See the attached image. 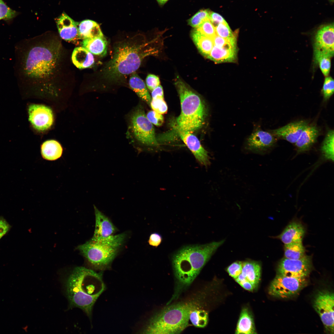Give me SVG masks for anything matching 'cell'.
<instances>
[{
  "label": "cell",
  "instance_id": "cell-46",
  "mask_svg": "<svg viewBox=\"0 0 334 334\" xmlns=\"http://www.w3.org/2000/svg\"><path fill=\"white\" fill-rule=\"evenodd\" d=\"M11 226L2 216H0V239L9 231Z\"/></svg>",
  "mask_w": 334,
  "mask_h": 334
},
{
  "label": "cell",
  "instance_id": "cell-22",
  "mask_svg": "<svg viewBox=\"0 0 334 334\" xmlns=\"http://www.w3.org/2000/svg\"><path fill=\"white\" fill-rule=\"evenodd\" d=\"M237 47H218L214 45L207 58L215 62H230L236 59Z\"/></svg>",
  "mask_w": 334,
  "mask_h": 334
},
{
  "label": "cell",
  "instance_id": "cell-31",
  "mask_svg": "<svg viewBox=\"0 0 334 334\" xmlns=\"http://www.w3.org/2000/svg\"><path fill=\"white\" fill-rule=\"evenodd\" d=\"M334 131L329 130L327 132L322 143L321 150L326 159L334 161Z\"/></svg>",
  "mask_w": 334,
  "mask_h": 334
},
{
  "label": "cell",
  "instance_id": "cell-39",
  "mask_svg": "<svg viewBox=\"0 0 334 334\" xmlns=\"http://www.w3.org/2000/svg\"><path fill=\"white\" fill-rule=\"evenodd\" d=\"M150 105L153 110L161 114L165 113L167 111V105L164 98L152 99Z\"/></svg>",
  "mask_w": 334,
  "mask_h": 334
},
{
  "label": "cell",
  "instance_id": "cell-17",
  "mask_svg": "<svg viewBox=\"0 0 334 334\" xmlns=\"http://www.w3.org/2000/svg\"><path fill=\"white\" fill-rule=\"evenodd\" d=\"M276 139L271 132L257 129L248 138L247 148L252 150L265 151L275 144Z\"/></svg>",
  "mask_w": 334,
  "mask_h": 334
},
{
  "label": "cell",
  "instance_id": "cell-26",
  "mask_svg": "<svg viewBox=\"0 0 334 334\" xmlns=\"http://www.w3.org/2000/svg\"><path fill=\"white\" fill-rule=\"evenodd\" d=\"M82 45L93 54L104 56L107 53L108 43L104 36L84 39Z\"/></svg>",
  "mask_w": 334,
  "mask_h": 334
},
{
  "label": "cell",
  "instance_id": "cell-32",
  "mask_svg": "<svg viewBox=\"0 0 334 334\" xmlns=\"http://www.w3.org/2000/svg\"><path fill=\"white\" fill-rule=\"evenodd\" d=\"M189 320L195 327L203 328L207 325L208 320V313L205 310L196 309L192 310L191 312Z\"/></svg>",
  "mask_w": 334,
  "mask_h": 334
},
{
  "label": "cell",
  "instance_id": "cell-21",
  "mask_svg": "<svg viewBox=\"0 0 334 334\" xmlns=\"http://www.w3.org/2000/svg\"><path fill=\"white\" fill-rule=\"evenodd\" d=\"M261 271V266L259 262L248 259L243 262L241 274L251 283L255 289L260 282Z\"/></svg>",
  "mask_w": 334,
  "mask_h": 334
},
{
  "label": "cell",
  "instance_id": "cell-6",
  "mask_svg": "<svg viewBox=\"0 0 334 334\" xmlns=\"http://www.w3.org/2000/svg\"><path fill=\"white\" fill-rule=\"evenodd\" d=\"M175 85L180 101L181 112L176 121L175 128L192 133L201 128L206 114L205 104L200 97L180 78Z\"/></svg>",
  "mask_w": 334,
  "mask_h": 334
},
{
  "label": "cell",
  "instance_id": "cell-38",
  "mask_svg": "<svg viewBox=\"0 0 334 334\" xmlns=\"http://www.w3.org/2000/svg\"><path fill=\"white\" fill-rule=\"evenodd\" d=\"M214 45L218 47H237V37L225 38L216 35L213 39Z\"/></svg>",
  "mask_w": 334,
  "mask_h": 334
},
{
  "label": "cell",
  "instance_id": "cell-10",
  "mask_svg": "<svg viewBox=\"0 0 334 334\" xmlns=\"http://www.w3.org/2000/svg\"><path fill=\"white\" fill-rule=\"evenodd\" d=\"M334 293L326 290L319 291L313 301L314 309L319 314L326 331L333 334Z\"/></svg>",
  "mask_w": 334,
  "mask_h": 334
},
{
  "label": "cell",
  "instance_id": "cell-45",
  "mask_svg": "<svg viewBox=\"0 0 334 334\" xmlns=\"http://www.w3.org/2000/svg\"><path fill=\"white\" fill-rule=\"evenodd\" d=\"M162 240V237L159 233H154L150 234L148 243L150 245L157 247L161 244Z\"/></svg>",
  "mask_w": 334,
  "mask_h": 334
},
{
  "label": "cell",
  "instance_id": "cell-42",
  "mask_svg": "<svg viewBox=\"0 0 334 334\" xmlns=\"http://www.w3.org/2000/svg\"><path fill=\"white\" fill-rule=\"evenodd\" d=\"M146 116L151 122L156 126H161L163 123L164 118L162 114L153 110L148 112Z\"/></svg>",
  "mask_w": 334,
  "mask_h": 334
},
{
  "label": "cell",
  "instance_id": "cell-12",
  "mask_svg": "<svg viewBox=\"0 0 334 334\" xmlns=\"http://www.w3.org/2000/svg\"><path fill=\"white\" fill-rule=\"evenodd\" d=\"M334 30L333 23L322 25L317 29L314 39V60L322 55L333 56Z\"/></svg>",
  "mask_w": 334,
  "mask_h": 334
},
{
  "label": "cell",
  "instance_id": "cell-7",
  "mask_svg": "<svg viewBox=\"0 0 334 334\" xmlns=\"http://www.w3.org/2000/svg\"><path fill=\"white\" fill-rule=\"evenodd\" d=\"M127 236L126 233H123L98 241L91 239L79 245L77 249L93 268L105 270L110 267L124 243Z\"/></svg>",
  "mask_w": 334,
  "mask_h": 334
},
{
  "label": "cell",
  "instance_id": "cell-24",
  "mask_svg": "<svg viewBox=\"0 0 334 334\" xmlns=\"http://www.w3.org/2000/svg\"><path fill=\"white\" fill-rule=\"evenodd\" d=\"M235 334H256L254 319L247 308H243L241 311Z\"/></svg>",
  "mask_w": 334,
  "mask_h": 334
},
{
  "label": "cell",
  "instance_id": "cell-11",
  "mask_svg": "<svg viewBox=\"0 0 334 334\" xmlns=\"http://www.w3.org/2000/svg\"><path fill=\"white\" fill-rule=\"evenodd\" d=\"M313 268L312 257L306 255L298 259L284 257L279 262L277 274L298 278H307Z\"/></svg>",
  "mask_w": 334,
  "mask_h": 334
},
{
  "label": "cell",
  "instance_id": "cell-34",
  "mask_svg": "<svg viewBox=\"0 0 334 334\" xmlns=\"http://www.w3.org/2000/svg\"><path fill=\"white\" fill-rule=\"evenodd\" d=\"M195 29L203 35L212 39L216 35L215 26L210 19L204 21Z\"/></svg>",
  "mask_w": 334,
  "mask_h": 334
},
{
  "label": "cell",
  "instance_id": "cell-48",
  "mask_svg": "<svg viewBox=\"0 0 334 334\" xmlns=\"http://www.w3.org/2000/svg\"><path fill=\"white\" fill-rule=\"evenodd\" d=\"M152 91V99L157 97L164 98L163 89L161 85H159Z\"/></svg>",
  "mask_w": 334,
  "mask_h": 334
},
{
  "label": "cell",
  "instance_id": "cell-37",
  "mask_svg": "<svg viewBox=\"0 0 334 334\" xmlns=\"http://www.w3.org/2000/svg\"><path fill=\"white\" fill-rule=\"evenodd\" d=\"M334 91V81L333 79L330 76L326 77L322 90L324 101H326L329 100L333 94Z\"/></svg>",
  "mask_w": 334,
  "mask_h": 334
},
{
  "label": "cell",
  "instance_id": "cell-15",
  "mask_svg": "<svg viewBox=\"0 0 334 334\" xmlns=\"http://www.w3.org/2000/svg\"><path fill=\"white\" fill-rule=\"evenodd\" d=\"M95 216V226L93 237L91 239L98 241L114 235L118 229L110 220L94 206Z\"/></svg>",
  "mask_w": 334,
  "mask_h": 334
},
{
  "label": "cell",
  "instance_id": "cell-50",
  "mask_svg": "<svg viewBox=\"0 0 334 334\" xmlns=\"http://www.w3.org/2000/svg\"><path fill=\"white\" fill-rule=\"evenodd\" d=\"M331 2H333L334 0H328Z\"/></svg>",
  "mask_w": 334,
  "mask_h": 334
},
{
  "label": "cell",
  "instance_id": "cell-30",
  "mask_svg": "<svg viewBox=\"0 0 334 334\" xmlns=\"http://www.w3.org/2000/svg\"><path fill=\"white\" fill-rule=\"evenodd\" d=\"M284 257L291 259H298L305 255V249L302 242L285 245Z\"/></svg>",
  "mask_w": 334,
  "mask_h": 334
},
{
  "label": "cell",
  "instance_id": "cell-27",
  "mask_svg": "<svg viewBox=\"0 0 334 334\" xmlns=\"http://www.w3.org/2000/svg\"><path fill=\"white\" fill-rule=\"evenodd\" d=\"M129 84L138 96L150 105L152 98L144 82L135 72L131 74Z\"/></svg>",
  "mask_w": 334,
  "mask_h": 334
},
{
  "label": "cell",
  "instance_id": "cell-1",
  "mask_svg": "<svg viewBox=\"0 0 334 334\" xmlns=\"http://www.w3.org/2000/svg\"><path fill=\"white\" fill-rule=\"evenodd\" d=\"M152 42L138 36L117 43L112 58L103 70L105 77L116 81L135 72L145 58L157 52L151 46Z\"/></svg>",
  "mask_w": 334,
  "mask_h": 334
},
{
  "label": "cell",
  "instance_id": "cell-29",
  "mask_svg": "<svg viewBox=\"0 0 334 334\" xmlns=\"http://www.w3.org/2000/svg\"><path fill=\"white\" fill-rule=\"evenodd\" d=\"M191 36L199 51L207 58L214 45L213 39L203 35L195 28L191 32Z\"/></svg>",
  "mask_w": 334,
  "mask_h": 334
},
{
  "label": "cell",
  "instance_id": "cell-49",
  "mask_svg": "<svg viewBox=\"0 0 334 334\" xmlns=\"http://www.w3.org/2000/svg\"><path fill=\"white\" fill-rule=\"evenodd\" d=\"M161 5L164 4L168 0H156Z\"/></svg>",
  "mask_w": 334,
  "mask_h": 334
},
{
  "label": "cell",
  "instance_id": "cell-2",
  "mask_svg": "<svg viewBox=\"0 0 334 334\" xmlns=\"http://www.w3.org/2000/svg\"><path fill=\"white\" fill-rule=\"evenodd\" d=\"M224 241L186 246L173 254L172 262L177 283L174 297L191 284Z\"/></svg>",
  "mask_w": 334,
  "mask_h": 334
},
{
  "label": "cell",
  "instance_id": "cell-23",
  "mask_svg": "<svg viewBox=\"0 0 334 334\" xmlns=\"http://www.w3.org/2000/svg\"><path fill=\"white\" fill-rule=\"evenodd\" d=\"M71 59L73 64L80 69L91 67L94 62L92 54L82 46L75 48L72 54Z\"/></svg>",
  "mask_w": 334,
  "mask_h": 334
},
{
  "label": "cell",
  "instance_id": "cell-8",
  "mask_svg": "<svg viewBox=\"0 0 334 334\" xmlns=\"http://www.w3.org/2000/svg\"><path fill=\"white\" fill-rule=\"evenodd\" d=\"M130 122L134 135L140 143L151 147L158 146L154 127L147 118L142 106H138L133 112Z\"/></svg>",
  "mask_w": 334,
  "mask_h": 334
},
{
  "label": "cell",
  "instance_id": "cell-36",
  "mask_svg": "<svg viewBox=\"0 0 334 334\" xmlns=\"http://www.w3.org/2000/svg\"><path fill=\"white\" fill-rule=\"evenodd\" d=\"M215 27L216 34L218 36L227 39L236 37L226 21L219 24Z\"/></svg>",
  "mask_w": 334,
  "mask_h": 334
},
{
  "label": "cell",
  "instance_id": "cell-44",
  "mask_svg": "<svg viewBox=\"0 0 334 334\" xmlns=\"http://www.w3.org/2000/svg\"><path fill=\"white\" fill-rule=\"evenodd\" d=\"M235 280L242 288L252 292L255 289L251 283L241 274Z\"/></svg>",
  "mask_w": 334,
  "mask_h": 334
},
{
  "label": "cell",
  "instance_id": "cell-18",
  "mask_svg": "<svg viewBox=\"0 0 334 334\" xmlns=\"http://www.w3.org/2000/svg\"><path fill=\"white\" fill-rule=\"evenodd\" d=\"M57 27L61 38L67 41H72L78 39L79 23L74 21L65 13L56 19Z\"/></svg>",
  "mask_w": 334,
  "mask_h": 334
},
{
  "label": "cell",
  "instance_id": "cell-35",
  "mask_svg": "<svg viewBox=\"0 0 334 334\" xmlns=\"http://www.w3.org/2000/svg\"><path fill=\"white\" fill-rule=\"evenodd\" d=\"M331 58L328 56L323 55L314 60L315 64L319 65L321 72L326 77L328 76L330 71Z\"/></svg>",
  "mask_w": 334,
  "mask_h": 334
},
{
  "label": "cell",
  "instance_id": "cell-16",
  "mask_svg": "<svg viewBox=\"0 0 334 334\" xmlns=\"http://www.w3.org/2000/svg\"><path fill=\"white\" fill-rule=\"evenodd\" d=\"M308 124L307 121L303 120L292 122L272 130L270 132L276 139L285 140L291 143H295Z\"/></svg>",
  "mask_w": 334,
  "mask_h": 334
},
{
  "label": "cell",
  "instance_id": "cell-19",
  "mask_svg": "<svg viewBox=\"0 0 334 334\" xmlns=\"http://www.w3.org/2000/svg\"><path fill=\"white\" fill-rule=\"evenodd\" d=\"M319 134V130L315 126L308 124L295 143L297 153L309 150L316 141Z\"/></svg>",
  "mask_w": 334,
  "mask_h": 334
},
{
  "label": "cell",
  "instance_id": "cell-13",
  "mask_svg": "<svg viewBox=\"0 0 334 334\" xmlns=\"http://www.w3.org/2000/svg\"><path fill=\"white\" fill-rule=\"evenodd\" d=\"M29 120L33 127L39 131H44L52 126L54 116L52 109L48 106L32 104L28 109Z\"/></svg>",
  "mask_w": 334,
  "mask_h": 334
},
{
  "label": "cell",
  "instance_id": "cell-47",
  "mask_svg": "<svg viewBox=\"0 0 334 334\" xmlns=\"http://www.w3.org/2000/svg\"><path fill=\"white\" fill-rule=\"evenodd\" d=\"M210 20L213 25L215 24L216 25L219 24L226 21L221 15L213 12H211L210 13Z\"/></svg>",
  "mask_w": 334,
  "mask_h": 334
},
{
  "label": "cell",
  "instance_id": "cell-14",
  "mask_svg": "<svg viewBox=\"0 0 334 334\" xmlns=\"http://www.w3.org/2000/svg\"><path fill=\"white\" fill-rule=\"evenodd\" d=\"M177 131L181 139L199 162L205 166L208 165L210 162L208 152L202 146L197 137L191 132Z\"/></svg>",
  "mask_w": 334,
  "mask_h": 334
},
{
  "label": "cell",
  "instance_id": "cell-25",
  "mask_svg": "<svg viewBox=\"0 0 334 334\" xmlns=\"http://www.w3.org/2000/svg\"><path fill=\"white\" fill-rule=\"evenodd\" d=\"M78 31L79 37L82 40L104 36L98 24L90 19L81 22L79 24Z\"/></svg>",
  "mask_w": 334,
  "mask_h": 334
},
{
  "label": "cell",
  "instance_id": "cell-28",
  "mask_svg": "<svg viewBox=\"0 0 334 334\" xmlns=\"http://www.w3.org/2000/svg\"><path fill=\"white\" fill-rule=\"evenodd\" d=\"M63 149L60 144L54 140L44 142L41 147L42 157L48 161H54L60 158L62 154Z\"/></svg>",
  "mask_w": 334,
  "mask_h": 334
},
{
  "label": "cell",
  "instance_id": "cell-5",
  "mask_svg": "<svg viewBox=\"0 0 334 334\" xmlns=\"http://www.w3.org/2000/svg\"><path fill=\"white\" fill-rule=\"evenodd\" d=\"M194 302H180L164 308L152 317L143 331L146 334H179L188 326Z\"/></svg>",
  "mask_w": 334,
  "mask_h": 334
},
{
  "label": "cell",
  "instance_id": "cell-3",
  "mask_svg": "<svg viewBox=\"0 0 334 334\" xmlns=\"http://www.w3.org/2000/svg\"><path fill=\"white\" fill-rule=\"evenodd\" d=\"M66 288L70 305L81 309L91 317L93 306L105 287L101 272L79 267L69 276Z\"/></svg>",
  "mask_w": 334,
  "mask_h": 334
},
{
  "label": "cell",
  "instance_id": "cell-9",
  "mask_svg": "<svg viewBox=\"0 0 334 334\" xmlns=\"http://www.w3.org/2000/svg\"><path fill=\"white\" fill-rule=\"evenodd\" d=\"M307 278L289 277L276 274L268 289L269 294L276 298L285 299L298 294L308 284Z\"/></svg>",
  "mask_w": 334,
  "mask_h": 334
},
{
  "label": "cell",
  "instance_id": "cell-33",
  "mask_svg": "<svg viewBox=\"0 0 334 334\" xmlns=\"http://www.w3.org/2000/svg\"><path fill=\"white\" fill-rule=\"evenodd\" d=\"M211 12L208 10H200L188 20V24L193 27L197 28L204 21L210 19Z\"/></svg>",
  "mask_w": 334,
  "mask_h": 334
},
{
  "label": "cell",
  "instance_id": "cell-41",
  "mask_svg": "<svg viewBox=\"0 0 334 334\" xmlns=\"http://www.w3.org/2000/svg\"><path fill=\"white\" fill-rule=\"evenodd\" d=\"M16 12L8 7L2 0H0V20L9 19L15 17Z\"/></svg>",
  "mask_w": 334,
  "mask_h": 334
},
{
  "label": "cell",
  "instance_id": "cell-4",
  "mask_svg": "<svg viewBox=\"0 0 334 334\" xmlns=\"http://www.w3.org/2000/svg\"><path fill=\"white\" fill-rule=\"evenodd\" d=\"M53 45L39 44L30 48L25 56L23 69L25 75L40 83L53 79L58 67L60 52Z\"/></svg>",
  "mask_w": 334,
  "mask_h": 334
},
{
  "label": "cell",
  "instance_id": "cell-40",
  "mask_svg": "<svg viewBox=\"0 0 334 334\" xmlns=\"http://www.w3.org/2000/svg\"><path fill=\"white\" fill-rule=\"evenodd\" d=\"M242 266L243 262L236 261L228 266L226 271L229 275L235 280L241 273Z\"/></svg>",
  "mask_w": 334,
  "mask_h": 334
},
{
  "label": "cell",
  "instance_id": "cell-43",
  "mask_svg": "<svg viewBox=\"0 0 334 334\" xmlns=\"http://www.w3.org/2000/svg\"><path fill=\"white\" fill-rule=\"evenodd\" d=\"M146 81L148 88L151 91L160 85L159 77L153 74L148 75L147 76Z\"/></svg>",
  "mask_w": 334,
  "mask_h": 334
},
{
  "label": "cell",
  "instance_id": "cell-20",
  "mask_svg": "<svg viewBox=\"0 0 334 334\" xmlns=\"http://www.w3.org/2000/svg\"><path fill=\"white\" fill-rule=\"evenodd\" d=\"M305 229L301 223L294 221L290 223L277 238L285 245L302 242Z\"/></svg>",
  "mask_w": 334,
  "mask_h": 334
}]
</instances>
